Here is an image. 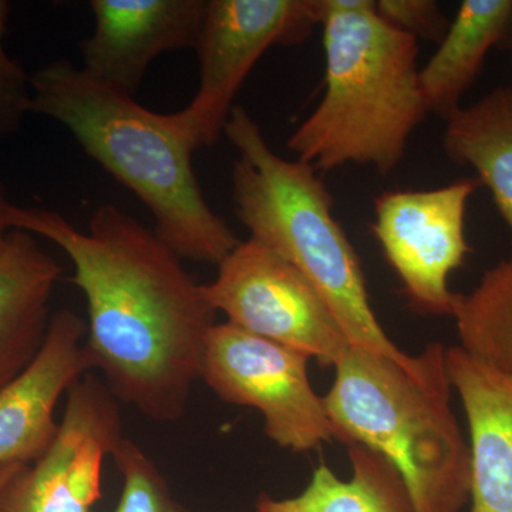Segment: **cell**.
I'll return each instance as SVG.
<instances>
[{
    "label": "cell",
    "instance_id": "obj_1",
    "mask_svg": "<svg viewBox=\"0 0 512 512\" xmlns=\"http://www.w3.org/2000/svg\"><path fill=\"white\" fill-rule=\"evenodd\" d=\"M8 224L69 256L87 303V355L110 393L147 419H183L217 312L180 256L114 204L97 208L87 231L12 202Z\"/></svg>",
    "mask_w": 512,
    "mask_h": 512
},
{
    "label": "cell",
    "instance_id": "obj_2",
    "mask_svg": "<svg viewBox=\"0 0 512 512\" xmlns=\"http://www.w3.org/2000/svg\"><path fill=\"white\" fill-rule=\"evenodd\" d=\"M30 111L62 124L87 156L153 215L154 234L181 259L217 265L239 239L207 200L194 171L197 148L175 123L69 60L29 77Z\"/></svg>",
    "mask_w": 512,
    "mask_h": 512
},
{
    "label": "cell",
    "instance_id": "obj_3",
    "mask_svg": "<svg viewBox=\"0 0 512 512\" xmlns=\"http://www.w3.org/2000/svg\"><path fill=\"white\" fill-rule=\"evenodd\" d=\"M224 134L239 154L232 168L235 215L251 238L291 262L311 282L350 345L417 375L444 362L447 349L440 343L409 356L384 332L370 305L359 256L333 215L332 194L318 171L279 157L244 107L234 106Z\"/></svg>",
    "mask_w": 512,
    "mask_h": 512
},
{
    "label": "cell",
    "instance_id": "obj_4",
    "mask_svg": "<svg viewBox=\"0 0 512 512\" xmlns=\"http://www.w3.org/2000/svg\"><path fill=\"white\" fill-rule=\"evenodd\" d=\"M325 94L288 140L316 171L355 164L392 174L429 114L419 42L377 13L373 0H323Z\"/></svg>",
    "mask_w": 512,
    "mask_h": 512
},
{
    "label": "cell",
    "instance_id": "obj_5",
    "mask_svg": "<svg viewBox=\"0 0 512 512\" xmlns=\"http://www.w3.org/2000/svg\"><path fill=\"white\" fill-rule=\"evenodd\" d=\"M323 397L339 439L396 471L412 512H461L470 501V446L451 410L446 359L424 375L352 346Z\"/></svg>",
    "mask_w": 512,
    "mask_h": 512
},
{
    "label": "cell",
    "instance_id": "obj_6",
    "mask_svg": "<svg viewBox=\"0 0 512 512\" xmlns=\"http://www.w3.org/2000/svg\"><path fill=\"white\" fill-rule=\"evenodd\" d=\"M323 9V0H207L195 47L200 86L190 106L173 113L197 150L218 143L235 97L266 50L305 42Z\"/></svg>",
    "mask_w": 512,
    "mask_h": 512
},
{
    "label": "cell",
    "instance_id": "obj_7",
    "mask_svg": "<svg viewBox=\"0 0 512 512\" xmlns=\"http://www.w3.org/2000/svg\"><path fill=\"white\" fill-rule=\"evenodd\" d=\"M202 292L231 325L313 357L322 366L335 367L352 348L311 282L254 238L239 241Z\"/></svg>",
    "mask_w": 512,
    "mask_h": 512
},
{
    "label": "cell",
    "instance_id": "obj_8",
    "mask_svg": "<svg viewBox=\"0 0 512 512\" xmlns=\"http://www.w3.org/2000/svg\"><path fill=\"white\" fill-rule=\"evenodd\" d=\"M308 362L301 352L231 323H215L208 333L201 379L225 403L258 410L266 436L279 447L308 453L340 441L325 400L313 390Z\"/></svg>",
    "mask_w": 512,
    "mask_h": 512
},
{
    "label": "cell",
    "instance_id": "obj_9",
    "mask_svg": "<svg viewBox=\"0 0 512 512\" xmlns=\"http://www.w3.org/2000/svg\"><path fill=\"white\" fill-rule=\"evenodd\" d=\"M478 187L477 178H466L436 190L383 191L376 198L373 232L416 311L453 316L457 292L448 288V278L470 252L466 212Z\"/></svg>",
    "mask_w": 512,
    "mask_h": 512
},
{
    "label": "cell",
    "instance_id": "obj_10",
    "mask_svg": "<svg viewBox=\"0 0 512 512\" xmlns=\"http://www.w3.org/2000/svg\"><path fill=\"white\" fill-rule=\"evenodd\" d=\"M119 400L94 373L70 387L52 446L0 491V512H92L123 436Z\"/></svg>",
    "mask_w": 512,
    "mask_h": 512
},
{
    "label": "cell",
    "instance_id": "obj_11",
    "mask_svg": "<svg viewBox=\"0 0 512 512\" xmlns=\"http://www.w3.org/2000/svg\"><path fill=\"white\" fill-rule=\"evenodd\" d=\"M93 35L80 46L84 72L133 96L164 53L195 49L207 0H92Z\"/></svg>",
    "mask_w": 512,
    "mask_h": 512
},
{
    "label": "cell",
    "instance_id": "obj_12",
    "mask_svg": "<svg viewBox=\"0 0 512 512\" xmlns=\"http://www.w3.org/2000/svg\"><path fill=\"white\" fill-rule=\"evenodd\" d=\"M86 335L82 316L70 309L52 313L39 353L0 392V464L35 463L52 446L60 397L93 372Z\"/></svg>",
    "mask_w": 512,
    "mask_h": 512
},
{
    "label": "cell",
    "instance_id": "obj_13",
    "mask_svg": "<svg viewBox=\"0 0 512 512\" xmlns=\"http://www.w3.org/2000/svg\"><path fill=\"white\" fill-rule=\"evenodd\" d=\"M446 365L470 430L471 512H512V377L460 346Z\"/></svg>",
    "mask_w": 512,
    "mask_h": 512
},
{
    "label": "cell",
    "instance_id": "obj_14",
    "mask_svg": "<svg viewBox=\"0 0 512 512\" xmlns=\"http://www.w3.org/2000/svg\"><path fill=\"white\" fill-rule=\"evenodd\" d=\"M63 268L32 234L8 232L0 251V392L33 362L49 328Z\"/></svg>",
    "mask_w": 512,
    "mask_h": 512
},
{
    "label": "cell",
    "instance_id": "obj_15",
    "mask_svg": "<svg viewBox=\"0 0 512 512\" xmlns=\"http://www.w3.org/2000/svg\"><path fill=\"white\" fill-rule=\"evenodd\" d=\"M493 47L512 52V0H464L439 49L419 72L429 113L447 121L461 109Z\"/></svg>",
    "mask_w": 512,
    "mask_h": 512
},
{
    "label": "cell",
    "instance_id": "obj_16",
    "mask_svg": "<svg viewBox=\"0 0 512 512\" xmlns=\"http://www.w3.org/2000/svg\"><path fill=\"white\" fill-rule=\"evenodd\" d=\"M443 148L451 163L476 171L512 235V87H497L453 114Z\"/></svg>",
    "mask_w": 512,
    "mask_h": 512
},
{
    "label": "cell",
    "instance_id": "obj_17",
    "mask_svg": "<svg viewBox=\"0 0 512 512\" xmlns=\"http://www.w3.org/2000/svg\"><path fill=\"white\" fill-rule=\"evenodd\" d=\"M350 480H340L320 464L301 494L291 498L261 495L255 512H412L396 471L379 454L350 444Z\"/></svg>",
    "mask_w": 512,
    "mask_h": 512
},
{
    "label": "cell",
    "instance_id": "obj_18",
    "mask_svg": "<svg viewBox=\"0 0 512 512\" xmlns=\"http://www.w3.org/2000/svg\"><path fill=\"white\" fill-rule=\"evenodd\" d=\"M460 348L512 377V252L481 276L470 293H457L453 316Z\"/></svg>",
    "mask_w": 512,
    "mask_h": 512
},
{
    "label": "cell",
    "instance_id": "obj_19",
    "mask_svg": "<svg viewBox=\"0 0 512 512\" xmlns=\"http://www.w3.org/2000/svg\"><path fill=\"white\" fill-rule=\"evenodd\" d=\"M123 476V493L114 512H168L174 503L170 487L154 461L130 439L114 451Z\"/></svg>",
    "mask_w": 512,
    "mask_h": 512
},
{
    "label": "cell",
    "instance_id": "obj_20",
    "mask_svg": "<svg viewBox=\"0 0 512 512\" xmlns=\"http://www.w3.org/2000/svg\"><path fill=\"white\" fill-rule=\"evenodd\" d=\"M376 10L386 22L417 42L421 39L440 45L450 28V20L434 0H379Z\"/></svg>",
    "mask_w": 512,
    "mask_h": 512
},
{
    "label": "cell",
    "instance_id": "obj_21",
    "mask_svg": "<svg viewBox=\"0 0 512 512\" xmlns=\"http://www.w3.org/2000/svg\"><path fill=\"white\" fill-rule=\"evenodd\" d=\"M29 113L30 86L25 70L0 73V141L18 131Z\"/></svg>",
    "mask_w": 512,
    "mask_h": 512
},
{
    "label": "cell",
    "instance_id": "obj_22",
    "mask_svg": "<svg viewBox=\"0 0 512 512\" xmlns=\"http://www.w3.org/2000/svg\"><path fill=\"white\" fill-rule=\"evenodd\" d=\"M9 3L0 0V73L15 72L20 69V64L10 59L3 47V35H5L6 23H8Z\"/></svg>",
    "mask_w": 512,
    "mask_h": 512
},
{
    "label": "cell",
    "instance_id": "obj_23",
    "mask_svg": "<svg viewBox=\"0 0 512 512\" xmlns=\"http://www.w3.org/2000/svg\"><path fill=\"white\" fill-rule=\"evenodd\" d=\"M10 202L6 200L5 190L0 185V251L5 245L6 235L10 231L8 224V208Z\"/></svg>",
    "mask_w": 512,
    "mask_h": 512
},
{
    "label": "cell",
    "instance_id": "obj_24",
    "mask_svg": "<svg viewBox=\"0 0 512 512\" xmlns=\"http://www.w3.org/2000/svg\"><path fill=\"white\" fill-rule=\"evenodd\" d=\"M26 466L23 463H6L0 464V491L5 488V485L15 477V474H18L20 468Z\"/></svg>",
    "mask_w": 512,
    "mask_h": 512
},
{
    "label": "cell",
    "instance_id": "obj_25",
    "mask_svg": "<svg viewBox=\"0 0 512 512\" xmlns=\"http://www.w3.org/2000/svg\"><path fill=\"white\" fill-rule=\"evenodd\" d=\"M168 512H191L187 507H184L183 504L178 503V501H174L173 505H171L170 511Z\"/></svg>",
    "mask_w": 512,
    "mask_h": 512
}]
</instances>
